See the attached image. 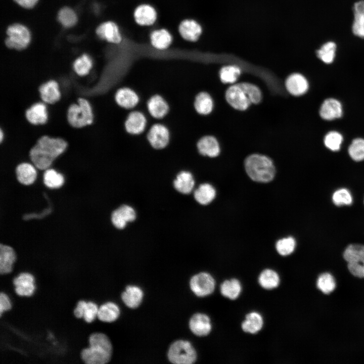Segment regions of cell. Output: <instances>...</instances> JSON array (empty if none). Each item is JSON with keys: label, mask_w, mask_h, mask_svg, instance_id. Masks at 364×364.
Returning <instances> with one entry per match:
<instances>
[{"label": "cell", "mask_w": 364, "mask_h": 364, "mask_svg": "<svg viewBox=\"0 0 364 364\" xmlns=\"http://www.w3.org/2000/svg\"><path fill=\"white\" fill-rule=\"evenodd\" d=\"M67 146V143L62 138L44 135L37 139L30 149L29 156L35 167L46 170L57 157L65 152Z\"/></svg>", "instance_id": "1"}, {"label": "cell", "mask_w": 364, "mask_h": 364, "mask_svg": "<svg viewBox=\"0 0 364 364\" xmlns=\"http://www.w3.org/2000/svg\"><path fill=\"white\" fill-rule=\"evenodd\" d=\"M113 352L112 342L105 333L96 332L88 338V346L82 349L80 357L85 364H106L111 359Z\"/></svg>", "instance_id": "2"}, {"label": "cell", "mask_w": 364, "mask_h": 364, "mask_svg": "<svg viewBox=\"0 0 364 364\" xmlns=\"http://www.w3.org/2000/svg\"><path fill=\"white\" fill-rule=\"evenodd\" d=\"M244 166L247 175L254 181L268 183L274 178L276 173L274 164L266 156L250 155L246 158Z\"/></svg>", "instance_id": "3"}, {"label": "cell", "mask_w": 364, "mask_h": 364, "mask_svg": "<svg viewBox=\"0 0 364 364\" xmlns=\"http://www.w3.org/2000/svg\"><path fill=\"white\" fill-rule=\"evenodd\" d=\"M66 117L68 122L72 127L80 128L86 127L93 123V109L87 100L79 98L76 103L69 105Z\"/></svg>", "instance_id": "4"}, {"label": "cell", "mask_w": 364, "mask_h": 364, "mask_svg": "<svg viewBox=\"0 0 364 364\" xmlns=\"http://www.w3.org/2000/svg\"><path fill=\"white\" fill-rule=\"evenodd\" d=\"M167 356L171 362L176 364H191L197 359L194 347L189 341L183 340L175 341L170 345Z\"/></svg>", "instance_id": "5"}, {"label": "cell", "mask_w": 364, "mask_h": 364, "mask_svg": "<svg viewBox=\"0 0 364 364\" xmlns=\"http://www.w3.org/2000/svg\"><path fill=\"white\" fill-rule=\"evenodd\" d=\"M343 257L350 272L355 277L364 278V246L359 244L349 245L344 252Z\"/></svg>", "instance_id": "6"}, {"label": "cell", "mask_w": 364, "mask_h": 364, "mask_svg": "<svg viewBox=\"0 0 364 364\" xmlns=\"http://www.w3.org/2000/svg\"><path fill=\"white\" fill-rule=\"evenodd\" d=\"M8 37L5 43L10 49L21 50L25 49L30 41V33L24 25L15 24L10 25L7 29Z\"/></svg>", "instance_id": "7"}, {"label": "cell", "mask_w": 364, "mask_h": 364, "mask_svg": "<svg viewBox=\"0 0 364 364\" xmlns=\"http://www.w3.org/2000/svg\"><path fill=\"white\" fill-rule=\"evenodd\" d=\"M12 282L15 293L20 297H31L36 289L35 278L29 272H20L13 278Z\"/></svg>", "instance_id": "8"}, {"label": "cell", "mask_w": 364, "mask_h": 364, "mask_svg": "<svg viewBox=\"0 0 364 364\" xmlns=\"http://www.w3.org/2000/svg\"><path fill=\"white\" fill-rule=\"evenodd\" d=\"M215 284L213 277L207 272H200L194 275L190 282L191 290L199 297L211 294L214 290Z\"/></svg>", "instance_id": "9"}, {"label": "cell", "mask_w": 364, "mask_h": 364, "mask_svg": "<svg viewBox=\"0 0 364 364\" xmlns=\"http://www.w3.org/2000/svg\"><path fill=\"white\" fill-rule=\"evenodd\" d=\"M147 139L153 148L156 149H163L169 142V130L163 124H155L150 129L147 134Z\"/></svg>", "instance_id": "10"}, {"label": "cell", "mask_w": 364, "mask_h": 364, "mask_svg": "<svg viewBox=\"0 0 364 364\" xmlns=\"http://www.w3.org/2000/svg\"><path fill=\"white\" fill-rule=\"evenodd\" d=\"M226 101L236 109L245 110L251 102L240 83L231 86L225 94Z\"/></svg>", "instance_id": "11"}, {"label": "cell", "mask_w": 364, "mask_h": 364, "mask_svg": "<svg viewBox=\"0 0 364 364\" xmlns=\"http://www.w3.org/2000/svg\"><path fill=\"white\" fill-rule=\"evenodd\" d=\"M27 121L33 125L46 124L49 120V112L43 102H37L32 104L25 111Z\"/></svg>", "instance_id": "12"}, {"label": "cell", "mask_w": 364, "mask_h": 364, "mask_svg": "<svg viewBox=\"0 0 364 364\" xmlns=\"http://www.w3.org/2000/svg\"><path fill=\"white\" fill-rule=\"evenodd\" d=\"M38 90L41 101L47 104H55L61 99L59 85L55 80H50L43 83L39 86Z\"/></svg>", "instance_id": "13"}, {"label": "cell", "mask_w": 364, "mask_h": 364, "mask_svg": "<svg viewBox=\"0 0 364 364\" xmlns=\"http://www.w3.org/2000/svg\"><path fill=\"white\" fill-rule=\"evenodd\" d=\"M136 213L132 207L123 205L115 209L111 214V221L114 226L118 229H124L127 223L134 220Z\"/></svg>", "instance_id": "14"}, {"label": "cell", "mask_w": 364, "mask_h": 364, "mask_svg": "<svg viewBox=\"0 0 364 364\" xmlns=\"http://www.w3.org/2000/svg\"><path fill=\"white\" fill-rule=\"evenodd\" d=\"M17 259L15 250L10 246L0 245V275L11 273Z\"/></svg>", "instance_id": "15"}, {"label": "cell", "mask_w": 364, "mask_h": 364, "mask_svg": "<svg viewBox=\"0 0 364 364\" xmlns=\"http://www.w3.org/2000/svg\"><path fill=\"white\" fill-rule=\"evenodd\" d=\"M191 331L198 336H204L209 334L211 330L210 320L206 314L197 313L190 320Z\"/></svg>", "instance_id": "16"}, {"label": "cell", "mask_w": 364, "mask_h": 364, "mask_svg": "<svg viewBox=\"0 0 364 364\" xmlns=\"http://www.w3.org/2000/svg\"><path fill=\"white\" fill-rule=\"evenodd\" d=\"M96 33L101 39L111 43H119L122 40L117 25L112 21H107L100 25L97 28Z\"/></svg>", "instance_id": "17"}, {"label": "cell", "mask_w": 364, "mask_h": 364, "mask_svg": "<svg viewBox=\"0 0 364 364\" xmlns=\"http://www.w3.org/2000/svg\"><path fill=\"white\" fill-rule=\"evenodd\" d=\"M146 124L147 120L144 114L139 111H133L127 117L124 126L128 133L137 135L144 131Z\"/></svg>", "instance_id": "18"}, {"label": "cell", "mask_w": 364, "mask_h": 364, "mask_svg": "<svg viewBox=\"0 0 364 364\" xmlns=\"http://www.w3.org/2000/svg\"><path fill=\"white\" fill-rule=\"evenodd\" d=\"M341 103L335 99L329 98L324 101L320 109L321 117L326 120H332L342 115Z\"/></svg>", "instance_id": "19"}, {"label": "cell", "mask_w": 364, "mask_h": 364, "mask_svg": "<svg viewBox=\"0 0 364 364\" xmlns=\"http://www.w3.org/2000/svg\"><path fill=\"white\" fill-rule=\"evenodd\" d=\"M157 13L155 9L149 5L139 6L134 10V18L137 24L141 26H150L157 19Z\"/></svg>", "instance_id": "20"}, {"label": "cell", "mask_w": 364, "mask_h": 364, "mask_svg": "<svg viewBox=\"0 0 364 364\" xmlns=\"http://www.w3.org/2000/svg\"><path fill=\"white\" fill-rule=\"evenodd\" d=\"M115 100L121 107L129 109L137 105L139 102V97L132 89L122 87L117 90L115 95Z\"/></svg>", "instance_id": "21"}, {"label": "cell", "mask_w": 364, "mask_h": 364, "mask_svg": "<svg viewBox=\"0 0 364 364\" xmlns=\"http://www.w3.org/2000/svg\"><path fill=\"white\" fill-rule=\"evenodd\" d=\"M120 314L118 305L112 301H107L99 306L97 319L104 323H112L118 319Z\"/></svg>", "instance_id": "22"}, {"label": "cell", "mask_w": 364, "mask_h": 364, "mask_svg": "<svg viewBox=\"0 0 364 364\" xmlns=\"http://www.w3.org/2000/svg\"><path fill=\"white\" fill-rule=\"evenodd\" d=\"M178 31L184 39L190 41H195L201 34L202 28L195 20L186 19L182 21L179 24Z\"/></svg>", "instance_id": "23"}, {"label": "cell", "mask_w": 364, "mask_h": 364, "mask_svg": "<svg viewBox=\"0 0 364 364\" xmlns=\"http://www.w3.org/2000/svg\"><path fill=\"white\" fill-rule=\"evenodd\" d=\"M286 86L288 91L296 96L305 94L308 90V83L306 79L299 73L290 75L286 81Z\"/></svg>", "instance_id": "24"}, {"label": "cell", "mask_w": 364, "mask_h": 364, "mask_svg": "<svg viewBox=\"0 0 364 364\" xmlns=\"http://www.w3.org/2000/svg\"><path fill=\"white\" fill-rule=\"evenodd\" d=\"M147 108L151 115L156 119L163 118L169 111L167 102L158 95H154L149 99L147 102Z\"/></svg>", "instance_id": "25"}, {"label": "cell", "mask_w": 364, "mask_h": 364, "mask_svg": "<svg viewBox=\"0 0 364 364\" xmlns=\"http://www.w3.org/2000/svg\"><path fill=\"white\" fill-rule=\"evenodd\" d=\"M144 294L142 290L136 286L129 285L121 294L124 303L128 307L135 308L141 304Z\"/></svg>", "instance_id": "26"}, {"label": "cell", "mask_w": 364, "mask_h": 364, "mask_svg": "<svg viewBox=\"0 0 364 364\" xmlns=\"http://www.w3.org/2000/svg\"><path fill=\"white\" fill-rule=\"evenodd\" d=\"M197 148L201 155L210 157H216L220 152L218 143L212 136H205L200 139L197 143Z\"/></svg>", "instance_id": "27"}, {"label": "cell", "mask_w": 364, "mask_h": 364, "mask_svg": "<svg viewBox=\"0 0 364 364\" xmlns=\"http://www.w3.org/2000/svg\"><path fill=\"white\" fill-rule=\"evenodd\" d=\"M16 173L19 182L24 185L33 184L37 175L34 165L27 162H23L18 165Z\"/></svg>", "instance_id": "28"}, {"label": "cell", "mask_w": 364, "mask_h": 364, "mask_svg": "<svg viewBox=\"0 0 364 364\" xmlns=\"http://www.w3.org/2000/svg\"><path fill=\"white\" fill-rule=\"evenodd\" d=\"M354 21L352 25L353 34L364 38V1H360L353 6Z\"/></svg>", "instance_id": "29"}, {"label": "cell", "mask_w": 364, "mask_h": 364, "mask_svg": "<svg viewBox=\"0 0 364 364\" xmlns=\"http://www.w3.org/2000/svg\"><path fill=\"white\" fill-rule=\"evenodd\" d=\"M195 181L191 173L186 171L179 172L174 180V188L178 192L184 194L190 193L194 188Z\"/></svg>", "instance_id": "30"}, {"label": "cell", "mask_w": 364, "mask_h": 364, "mask_svg": "<svg viewBox=\"0 0 364 364\" xmlns=\"http://www.w3.org/2000/svg\"><path fill=\"white\" fill-rule=\"evenodd\" d=\"M215 196L216 191L214 188L208 183L200 185L194 194L196 201L203 205L210 203L214 199Z\"/></svg>", "instance_id": "31"}, {"label": "cell", "mask_w": 364, "mask_h": 364, "mask_svg": "<svg viewBox=\"0 0 364 364\" xmlns=\"http://www.w3.org/2000/svg\"><path fill=\"white\" fill-rule=\"evenodd\" d=\"M152 45L156 49L164 50L168 48L172 42L170 33L165 29L155 30L150 35Z\"/></svg>", "instance_id": "32"}, {"label": "cell", "mask_w": 364, "mask_h": 364, "mask_svg": "<svg viewBox=\"0 0 364 364\" xmlns=\"http://www.w3.org/2000/svg\"><path fill=\"white\" fill-rule=\"evenodd\" d=\"M263 326V318L257 312H252L246 316L242 324L243 330L247 333L255 334L259 332Z\"/></svg>", "instance_id": "33"}, {"label": "cell", "mask_w": 364, "mask_h": 364, "mask_svg": "<svg viewBox=\"0 0 364 364\" xmlns=\"http://www.w3.org/2000/svg\"><path fill=\"white\" fill-rule=\"evenodd\" d=\"M213 106L212 99L208 93L201 92L196 96L194 107L198 113L202 115L208 114L212 111Z\"/></svg>", "instance_id": "34"}, {"label": "cell", "mask_w": 364, "mask_h": 364, "mask_svg": "<svg viewBox=\"0 0 364 364\" xmlns=\"http://www.w3.org/2000/svg\"><path fill=\"white\" fill-rule=\"evenodd\" d=\"M242 288L240 282L235 279L226 280L220 286L221 294L230 299H236L239 296Z\"/></svg>", "instance_id": "35"}, {"label": "cell", "mask_w": 364, "mask_h": 364, "mask_svg": "<svg viewBox=\"0 0 364 364\" xmlns=\"http://www.w3.org/2000/svg\"><path fill=\"white\" fill-rule=\"evenodd\" d=\"M258 281L260 286L263 288L272 289L278 286L280 278L275 271L266 269L260 274Z\"/></svg>", "instance_id": "36"}, {"label": "cell", "mask_w": 364, "mask_h": 364, "mask_svg": "<svg viewBox=\"0 0 364 364\" xmlns=\"http://www.w3.org/2000/svg\"><path fill=\"white\" fill-rule=\"evenodd\" d=\"M43 180L46 187L50 189H58L64 184V177L55 169L48 168L43 175Z\"/></svg>", "instance_id": "37"}, {"label": "cell", "mask_w": 364, "mask_h": 364, "mask_svg": "<svg viewBox=\"0 0 364 364\" xmlns=\"http://www.w3.org/2000/svg\"><path fill=\"white\" fill-rule=\"evenodd\" d=\"M93 65L91 58L87 54H83L74 61L73 68L78 76H84L89 73Z\"/></svg>", "instance_id": "38"}, {"label": "cell", "mask_w": 364, "mask_h": 364, "mask_svg": "<svg viewBox=\"0 0 364 364\" xmlns=\"http://www.w3.org/2000/svg\"><path fill=\"white\" fill-rule=\"evenodd\" d=\"M336 44L333 41L324 43L316 51L317 57L326 64L332 63L335 57Z\"/></svg>", "instance_id": "39"}, {"label": "cell", "mask_w": 364, "mask_h": 364, "mask_svg": "<svg viewBox=\"0 0 364 364\" xmlns=\"http://www.w3.org/2000/svg\"><path fill=\"white\" fill-rule=\"evenodd\" d=\"M350 157L355 161L364 160V139L356 138L353 140L348 148Z\"/></svg>", "instance_id": "40"}, {"label": "cell", "mask_w": 364, "mask_h": 364, "mask_svg": "<svg viewBox=\"0 0 364 364\" xmlns=\"http://www.w3.org/2000/svg\"><path fill=\"white\" fill-rule=\"evenodd\" d=\"M317 287L323 293L329 294L336 287L334 278L329 273H323L320 275L317 279Z\"/></svg>", "instance_id": "41"}, {"label": "cell", "mask_w": 364, "mask_h": 364, "mask_svg": "<svg viewBox=\"0 0 364 364\" xmlns=\"http://www.w3.org/2000/svg\"><path fill=\"white\" fill-rule=\"evenodd\" d=\"M58 18L61 24L65 27H71L77 22V18L74 11L68 7L61 9L58 13Z\"/></svg>", "instance_id": "42"}, {"label": "cell", "mask_w": 364, "mask_h": 364, "mask_svg": "<svg viewBox=\"0 0 364 364\" xmlns=\"http://www.w3.org/2000/svg\"><path fill=\"white\" fill-rule=\"evenodd\" d=\"M241 73L240 68L235 65L222 67L219 72L220 78L223 83H234Z\"/></svg>", "instance_id": "43"}, {"label": "cell", "mask_w": 364, "mask_h": 364, "mask_svg": "<svg viewBox=\"0 0 364 364\" xmlns=\"http://www.w3.org/2000/svg\"><path fill=\"white\" fill-rule=\"evenodd\" d=\"M296 241L292 237L284 238L279 240L276 244V250L281 255L291 254L295 250Z\"/></svg>", "instance_id": "44"}, {"label": "cell", "mask_w": 364, "mask_h": 364, "mask_svg": "<svg viewBox=\"0 0 364 364\" xmlns=\"http://www.w3.org/2000/svg\"><path fill=\"white\" fill-rule=\"evenodd\" d=\"M324 141L327 148L333 151H337L340 149L343 136L337 131H331L325 135Z\"/></svg>", "instance_id": "45"}, {"label": "cell", "mask_w": 364, "mask_h": 364, "mask_svg": "<svg viewBox=\"0 0 364 364\" xmlns=\"http://www.w3.org/2000/svg\"><path fill=\"white\" fill-rule=\"evenodd\" d=\"M332 201L337 206L350 205L352 203V197L347 189L342 188L336 190L333 194Z\"/></svg>", "instance_id": "46"}, {"label": "cell", "mask_w": 364, "mask_h": 364, "mask_svg": "<svg viewBox=\"0 0 364 364\" xmlns=\"http://www.w3.org/2000/svg\"><path fill=\"white\" fill-rule=\"evenodd\" d=\"M240 84L251 103L257 104L260 102L261 99V93L256 85L247 82L240 83Z\"/></svg>", "instance_id": "47"}, {"label": "cell", "mask_w": 364, "mask_h": 364, "mask_svg": "<svg viewBox=\"0 0 364 364\" xmlns=\"http://www.w3.org/2000/svg\"><path fill=\"white\" fill-rule=\"evenodd\" d=\"M98 304L92 301H87L84 310L83 320L87 323H91L97 318Z\"/></svg>", "instance_id": "48"}, {"label": "cell", "mask_w": 364, "mask_h": 364, "mask_svg": "<svg viewBox=\"0 0 364 364\" xmlns=\"http://www.w3.org/2000/svg\"><path fill=\"white\" fill-rule=\"evenodd\" d=\"M13 303L9 296L4 292L0 293V316L5 312L10 310Z\"/></svg>", "instance_id": "49"}, {"label": "cell", "mask_w": 364, "mask_h": 364, "mask_svg": "<svg viewBox=\"0 0 364 364\" xmlns=\"http://www.w3.org/2000/svg\"><path fill=\"white\" fill-rule=\"evenodd\" d=\"M87 301L85 300H79L76 303L75 307L73 310L74 316L78 319H81L83 317L84 310Z\"/></svg>", "instance_id": "50"}, {"label": "cell", "mask_w": 364, "mask_h": 364, "mask_svg": "<svg viewBox=\"0 0 364 364\" xmlns=\"http://www.w3.org/2000/svg\"><path fill=\"white\" fill-rule=\"evenodd\" d=\"M19 5L25 8H31L37 3L38 0H14Z\"/></svg>", "instance_id": "51"}]
</instances>
